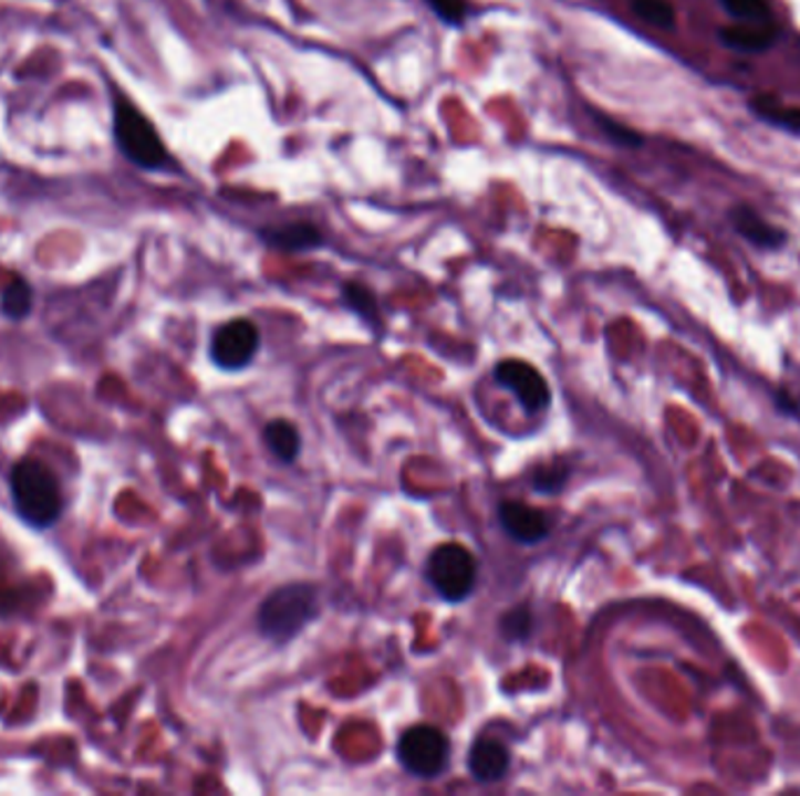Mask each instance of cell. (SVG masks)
Here are the masks:
<instances>
[{"label":"cell","instance_id":"7a4b0ae2","mask_svg":"<svg viewBox=\"0 0 800 796\" xmlns=\"http://www.w3.org/2000/svg\"><path fill=\"white\" fill-rule=\"evenodd\" d=\"M113 132L117 148L138 169L157 171L169 161V153L155 129V124L143 115L132 101L117 96L113 103Z\"/></svg>","mask_w":800,"mask_h":796},{"label":"cell","instance_id":"e0dca14e","mask_svg":"<svg viewBox=\"0 0 800 796\" xmlns=\"http://www.w3.org/2000/svg\"><path fill=\"white\" fill-rule=\"evenodd\" d=\"M721 6L740 24H772L770 0H721Z\"/></svg>","mask_w":800,"mask_h":796},{"label":"cell","instance_id":"9c48e42d","mask_svg":"<svg viewBox=\"0 0 800 796\" xmlns=\"http://www.w3.org/2000/svg\"><path fill=\"white\" fill-rule=\"evenodd\" d=\"M730 224L737 234L761 250H779L787 243V234L768 220L758 216L751 206H735L730 211Z\"/></svg>","mask_w":800,"mask_h":796},{"label":"cell","instance_id":"44dd1931","mask_svg":"<svg viewBox=\"0 0 800 796\" xmlns=\"http://www.w3.org/2000/svg\"><path fill=\"white\" fill-rule=\"evenodd\" d=\"M426 3L443 19L445 24H453V27H461L468 14L466 0H426Z\"/></svg>","mask_w":800,"mask_h":796},{"label":"cell","instance_id":"277c9868","mask_svg":"<svg viewBox=\"0 0 800 796\" xmlns=\"http://www.w3.org/2000/svg\"><path fill=\"white\" fill-rule=\"evenodd\" d=\"M426 577L443 600L461 603L474 591L478 579V565L474 554L466 547L447 542L430 552L426 563Z\"/></svg>","mask_w":800,"mask_h":796},{"label":"cell","instance_id":"ac0fdd59","mask_svg":"<svg viewBox=\"0 0 800 796\" xmlns=\"http://www.w3.org/2000/svg\"><path fill=\"white\" fill-rule=\"evenodd\" d=\"M344 300H346V306L354 308L359 316H363L365 321H375L377 318V300H375L371 287H365L361 283H346L344 285Z\"/></svg>","mask_w":800,"mask_h":796},{"label":"cell","instance_id":"5b68a950","mask_svg":"<svg viewBox=\"0 0 800 796\" xmlns=\"http://www.w3.org/2000/svg\"><path fill=\"white\" fill-rule=\"evenodd\" d=\"M398 760L417 778H436L449 762V741L436 726H409L398 741Z\"/></svg>","mask_w":800,"mask_h":796},{"label":"cell","instance_id":"2e32d148","mask_svg":"<svg viewBox=\"0 0 800 796\" xmlns=\"http://www.w3.org/2000/svg\"><path fill=\"white\" fill-rule=\"evenodd\" d=\"M630 8L642 22L655 29L669 31L676 27V10L669 0H630Z\"/></svg>","mask_w":800,"mask_h":796},{"label":"cell","instance_id":"4fadbf2b","mask_svg":"<svg viewBox=\"0 0 800 796\" xmlns=\"http://www.w3.org/2000/svg\"><path fill=\"white\" fill-rule=\"evenodd\" d=\"M264 444L270 449L279 460L283 463H293L298 458L300 449H302V439L298 428L291 421H283V418H277V421H270L264 426Z\"/></svg>","mask_w":800,"mask_h":796},{"label":"cell","instance_id":"ffe728a7","mask_svg":"<svg viewBox=\"0 0 800 796\" xmlns=\"http://www.w3.org/2000/svg\"><path fill=\"white\" fill-rule=\"evenodd\" d=\"M533 489L541 493H558L567 484V468L564 465H546L539 468L531 476Z\"/></svg>","mask_w":800,"mask_h":796},{"label":"cell","instance_id":"7c38bea8","mask_svg":"<svg viewBox=\"0 0 800 796\" xmlns=\"http://www.w3.org/2000/svg\"><path fill=\"white\" fill-rule=\"evenodd\" d=\"M721 43L737 52H763L768 50L775 38L777 29L772 24H735L719 31Z\"/></svg>","mask_w":800,"mask_h":796},{"label":"cell","instance_id":"d6986e66","mask_svg":"<svg viewBox=\"0 0 800 796\" xmlns=\"http://www.w3.org/2000/svg\"><path fill=\"white\" fill-rule=\"evenodd\" d=\"M594 122L600 124V129L604 132L606 138H611L613 143H619V145H625V148H640V145L644 143L640 132L630 129L627 124L613 119L609 115H594Z\"/></svg>","mask_w":800,"mask_h":796},{"label":"cell","instance_id":"7402d4cb","mask_svg":"<svg viewBox=\"0 0 800 796\" xmlns=\"http://www.w3.org/2000/svg\"><path fill=\"white\" fill-rule=\"evenodd\" d=\"M501 631L508 640H524L531 631V615L522 607L518 610H510L503 619H501Z\"/></svg>","mask_w":800,"mask_h":796},{"label":"cell","instance_id":"8fae6325","mask_svg":"<svg viewBox=\"0 0 800 796\" xmlns=\"http://www.w3.org/2000/svg\"><path fill=\"white\" fill-rule=\"evenodd\" d=\"M260 239L283 253H304V250H314L323 243V234L312 222H291L281 227H264L260 229Z\"/></svg>","mask_w":800,"mask_h":796},{"label":"cell","instance_id":"8992f818","mask_svg":"<svg viewBox=\"0 0 800 796\" xmlns=\"http://www.w3.org/2000/svg\"><path fill=\"white\" fill-rule=\"evenodd\" d=\"M258 348V327L246 318H235L216 329L211 339V360L225 371H237L256 358Z\"/></svg>","mask_w":800,"mask_h":796},{"label":"cell","instance_id":"5bb4252c","mask_svg":"<svg viewBox=\"0 0 800 796\" xmlns=\"http://www.w3.org/2000/svg\"><path fill=\"white\" fill-rule=\"evenodd\" d=\"M751 108H754V113L758 117L775 124V127H782V129H789V132H800V108L782 106V103H777L772 96H766V94H758L751 101Z\"/></svg>","mask_w":800,"mask_h":796},{"label":"cell","instance_id":"6da1fadb","mask_svg":"<svg viewBox=\"0 0 800 796\" xmlns=\"http://www.w3.org/2000/svg\"><path fill=\"white\" fill-rule=\"evenodd\" d=\"M10 493L14 510L33 528H50L64 512V493L56 474L40 460L27 458L10 472Z\"/></svg>","mask_w":800,"mask_h":796},{"label":"cell","instance_id":"30bf717a","mask_svg":"<svg viewBox=\"0 0 800 796\" xmlns=\"http://www.w3.org/2000/svg\"><path fill=\"white\" fill-rule=\"evenodd\" d=\"M510 754L503 743L495 739H480L468 752V771L478 783H497L508 773Z\"/></svg>","mask_w":800,"mask_h":796},{"label":"cell","instance_id":"3957f363","mask_svg":"<svg viewBox=\"0 0 800 796\" xmlns=\"http://www.w3.org/2000/svg\"><path fill=\"white\" fill-rule=\"evenodd\" d=\"M319 612L316 589L310 584H289L277 589L260 607L258 624L264 638L274 642L293 640Z\"/></svg>","mask_w":800,"mask_h":796},{"label":"cell","instance_id":"52a82bcc","mask_svg":"<svg viewBox=\"0 0 800 796\" xmlns=\"http://www.w3.org/2000/svg\"><path fill=\"white\" fill-rule=\"evenodd\" d=\"M495 376L503 388H508L518 397V402L522 405L524 411L539 413L548 409L550 388L537 367H531L524 360H503L499 363Z\"/></svg>","mask_w":800,"mask_h":796},{"label":"cell","instance_id":"ba28073f","mask_svg":"<svg viewBox=\"0 0 800 796\" xmlns=\"http://www.w3.org/2000/svg\"><path fill=\"white\" fill-rule=\"evenodd\" d=\"M499 521H501L503 531L512 540L522 542V544L543 542L550 533V523L541 510L524 505V502H516V500L501 502Z\"/></svg>","mask_w":800,"mask_h":796},{"label":"cell","instance_id":"9a60e30c","mask_svg":"<svg viewBox=\"0 0 800 796\" xmlns=\"http://www.w3.org/2000/svg\"><path fill=\"white\" fill-rule=\"evenodd\" d=\"M31 306H33L31 285L22 276L12 279L10 285L3 290V295H0V311H3V316L10 321H22L31 313Z\"/></svg>","mask_w":800,"mask_h":796}]
</instances>
